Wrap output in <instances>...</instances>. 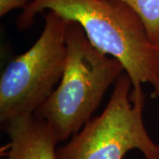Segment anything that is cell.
I'll return each instance as SVG.
<instances>
[{"label": "cell", "mask_w": 159, "mask_h": 159, "mask_svg": "<svg viewBox=\"0 0 159 159\" xmlns=\"http://www.w3.org/2000/svg\"><path fill=\"white\" fill-rule=\"evenodd\" d=\"M66 61L57 87L34 112L54 130L59 142L91 119L109 87L125 73L117 58L97 50L79 23L68 20Z\"/></svg>", "instance_id": "2"}, {"label": "cell", "mask_w": 159, "mask_h": 159, "mask_svg": "<svg viewBox=\"0 0 159 159\" xmlns=\"http://www.w3.org/2000/svg\"><path fill=\"white\" fill-rule=\"evenodd\" d=\"M44 28L29 51L7 65L0 79V121L34 113L59 83L66 61L68 20L54 11L44 14Z\"/></svg>", "instance_id": "4"}, {"label": "cell", "mask_w": 159, "mask_h": 159, "mask_svg": "<svg viewBox=\"0 0 159 159\" xmlns=\"http://www.w3.org/2000/svg\"><path fill=\"white\" fill-rule=\"evenodd\" d=\"M45 10L79 23L97 50L123 65L133 89L148 83L159 95V49L130 6L120 0H32L18 17L17 28L29 29Z\"/></svg>", "instance_id": "1"}, {"label": "cell", "mask_w": 159, "mask_h": 159, "mask_svg": "<svg viewBox=\"0 0 159 159\" xmlns=\"http://www.w3.org/2000/svg\"><path fill=\"white\" fill-rule=\"evenodd\" d=\"M29 0H0V16H4L16 8H24Z\"/></svg>", "instance_id": "7"}, {"label": "cell", "mask_w": 159, "mask_h": 159, "mask_svg": "<svg viewBox=\"0 0 159 159\" xmlns=\"http://www.w3.org/2000/svg\"><path fill=\"white\" fill-rule=\"evenodd\" d=\"M142 20L148 39L159 49V0H120Z\"/></svg>", "instance_id": "6"}, {"label": "cell", "mask_w": 159, "mask_h": 159, "mask_svg": "<svg viewBox=\"0 0 159 159\" xmlns=\"http://www.w3.org/2000/svg\"><path fill=\"white\" fill-rule=\"evenodd\" d=\"M145 98L142 87L133 89L128 74H121L102 113L58 148L57 159H123L133 149L145 159H159V144L143 123Z\"/></svg>", "instance_id": "3"}, {"label": "cell", "mask_w": 159, "mask_h": 159, "mask_svg": "<svg viewBox=\"0 0 159 159\" xmlns=\"http://www.w3.org/2000/svg\"><path fill=\"white\" fill-rule=\"evenodd\" d=\"M9 137L8 159H57L59 142L51 126L36 114L20 115L4 123Z\"/></svg>", "instance_id": "5"}]
</instances>
